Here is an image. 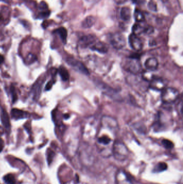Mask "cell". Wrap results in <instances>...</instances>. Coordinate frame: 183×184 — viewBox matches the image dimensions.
<instances>
[{"mask_svg": "<svg viewBox=\"0 0 183 184\" xmlns=\"http://www.w3.org/2000/svg\"><path fill=\"white\" fill-rule=\"evenodd\" d=\"M116 3L119 4H121L122 3L125 2L126 1V0H114Z\"/></svg>", "mask_w": 183, "mask_h": 184, "instance_id": "obj_37", "label": "cell"}, {"mask_svg": "<svg viewBox=\"0 0 183 184\" xmlns=\"http://www.w3.org/2000/svg\"><path fill=\"white\" fill-rule=\"evenodd\" d=\"M4 60V58L2 55H0V65L1 64Z\"/></svg>", "mask_w": 183, "mask_h": 184, "instance_id": "obj_38", "label": "cell"}, {"mask_svg": "<svg viewBox=\"0 0 183 184\" xmlns=\"http://www.w3.org/2000/svg\"><path fill=\"white\" fill-rule=\"evenodd\" d=\"M129 43L130 47L135 51H140L143 48V42L141 39L133 33H131L129 36Z\"/></svg>", "mask_w": 183, "mask_h": 184, "instance_id": "obj_8", "label": "cell"}, {"mask_svg": "<svg viewBox=\"0 0 183 184\" xmlns=\"http://www.w3.org/2000/svg\"><path fill=\"white\" fill-rule=\"evenodd\" d=\"M89 48L93 51H96L100 53H106L108 51L109 47L105 43L97 40L90 46Z\"/></svg>", "mask_w": 183, "mask_h": 184, "instance_id": "obj_11", "label": "cell"}, {"mask_svg": "<svg viewBox=\"0 0 183 184\" xmlns=\"http://www.w3.org/2000/svg\"><path fill=\"white\" fill-rule=\"evenodd\" d=\"M117 184H133L132 180L124 171H118L116 176Z\"/></svg>", "mask_w": 183, "mask_h": 184, "instance_id": "obj_12", "label": "cell"}, {"mask_svg": "<svg viewBox=\"0 0 183 184\" xmlns=\"http://www.w3.org/2000/svg\"><path fill=\"white\" fill-rule=\"evenodd\" d=\"M49 15H50V11H48V10L44 11L39 15V17L40 18H46V17H48V16H49Z\"/></svg>", "mask_w": 183, "mask_h": 184, "instance_id": "obj_32", "label": "cell"}, {"mask_svg": "<svg viewBox=\"0 0 183 184\" xmlns=\"http://www.w3.org/2000/svg\"><path fill=\"white\" fill-rule=\"evenodd\" d=\"M145 66L148 71H156L158 66V62L155 58H148L145 61Z\"/></svg>", "mask_w": 183, "mask_h": 184, "instance_id": "obj_13", "label": "cell"}, {"mask_svg": "<svg viewBox=\"0 0 183 184\" xmlns=\"http://www.w3.org/2000/svg\"><path fill=\"white\" fill-rule=\"evenodd\" d=\"M3 133V130L2 128L0 127V135H2Z\"/></svg>", "mask_w": 183, "mask_h": 184, "instance_id": "obj_39", "label": "cell"}, {"mask_svg": "<svg viewBox=\"0 0 183 184\" xmlns=\"http://www.w3.org/2000/svg\"><path fill=\"white\" fill-rule=\"evenodd\" d=\"M3 179L6 184H16V179L13 174H6L3 178Z\"/></svg>", "mask_w": 183, "mask_h": 184, "instance_id": "obj_24", "label": "cell"}, {"mask_svg": "<svg viewBox=\"0 0 183 184\" xmlns=\"http://www.w3.org/2000/svg\"><path fill=\"white\" fill-rule=\"evenodd\" d=\"M53 86V82H52L51 81H49L48 83L47 84V85H46V87H45V90H49L52 88Z\"/></svg>", "mask_w": 183, "mask_h": 184, "instance_id": "obj_33", "label": "cell"}, {"mask_svg": "<svg viewBox=\"0 0 183 184\" xmlns=\"http://www.w3.org/2000/svg\"><path fill=\"white\" fill-rule=\"evenodd\" d=\"M1 120L3 123V126L6 128L8 129L10 127V120L8 113L4 110H2L1 112Z\"/></svg>", "mask_w": 183, "mask_h": 184, "instance_id": "obj_18", "label": "cell"}, {"mask_svg": "<svg viewBox=\"0 0 183 184\" xmlns=\"http://www.w3.org/2000/svg\"><path fill=\"white\" fill-rule=\"evenodd\" d=\"M124 68L126 71L133 74L139 73L141 71L142 67L139 58L136 55H133L126 59L124 64Z\"/></svg>", "mask_w": 183, "mask_h": 184, "instance_id": "obj_1", "label": "cell"}, {"mask_svg": "<svg viewBox=\"0 0 183 184\" xmlns=\"http://www.w3.org/2000/svg\"><path fill=\"white\" fill-rule=\"evenodd\" d=\"M161 92V99L166 104L174 103L179 96V91L173 87H165Z\"/></svg>", "mask_w": 183, "mask_h": 184, "instance_id": "obj_2", "label": "cell"}, {"mask_svg": "<svg viewBox=\"0 0 183 184\" xmlns=\"http://www.w3.org/2000/svg\"><path fill=\"white\" fill-rule=\"evenodd\" d=\"M100 85L101 86H100L101 90H103L106 95L110 96V97H111L113 99H118L117 93L115 91V90H114L111 87H110L106 85H104V86H103L102 84H100Z\"/></svg>", "mask_w": 183, "mask_h": 184, "instance_id": "obj_15", "label": "cell"}, {"mask_svg": "<svg viewBox=\"0 0 183 184\" xmlns=\"http://www.w3.org/2000/svg\"><path fill=\"white\" fill-rule=\"evenodd\" d=\"M4 142H3L2 139L0 138V152L2 151L3 148H4Z\"/></svg>", "mask_w": 183, "mask_h": 184, "instance_id": "obj_35", "label": "cell"}, {"mask_svg": "<svg viewBox=\"0 0 183 184\" xmlns=\"http://www.w3.org/2000/svg\"><path fill=\"white\" fill-rule=\"evenodd\" d=\"M149 88L153 90L162 91L166 87V81L161 77L154 76L149 82Z\"/></svg>", "mask_w": 183, "mask_h": 184, "instance_id": "obj_9", "label": "cell"}, {"mask_svg": "<svg viewBox=\"0 0 183 184\" xmlns=\"http://www.w3.org/2000/svg\"><path fill=\"white\" fill-rule=\"evenodd\" d=\"M97 40L95 36L92 35L83 36L80 40V44L82 48H90V46Z\"/></svg>", "mask_w": 183, "mask_h": 184, "instance_id": "obj_10", "label": "cell"}, {"mask_svg": "<svg viewBox=\"0 0 183 184\" xmlns=\"http://www.w3.org/2000/svg\"><path fill=\"white\" fill-rule=\"evenodd\" d=\"M109 42L111 45L117 50H120L124 48L126 44L124 36L118 32L110 35L109 36Z\"/></svg>", "mask_w": 183, "mask_h": 184, "instance_id": "obj_4", "label": "cell"}, {"mask_svg": "<svg viewBox=\"0 0 183 184\" xmlns=\"http://www.w3.org/2000/svg\"><path fill=\"white\" fill-rule=\"evenodd\" d=\"M11 92L12 97H13V103H14V102H15L16 100H17V97L15 88L13 86L11 87Z\"/></svg>", "mask_w": 183, "mask_h": 184, "instance_id": "obj_30", "label": "cell"}, {"mask_svg": "<svg viewBox=\"0 0 183 184\" xmlns=\"http://www.w3.org/2000/svg\"><path fill=\"white\" fill-rule=\"evenodd\" d=\"M132 2L135 4H142L145 2V0H131Z\"/></svg>", "mask_w": 183, "mask_h": 184, "instance_id": "obj_34", "label": "cell"}, {"mask_svg": "<svg viewBox=\"0 0 183 184\" xmlns=\"http://www.w3.org/2000/svg\"><path fill=\"white\" fill-rule=\"evenodd\" d=\"M55 32H57L58 35L60 36L62 42H64V43H66V40H67V30L64 27H61V28L57 29Z\"/></svg>", "mask_w": 183, "mask_h": 184, "instance_id": "obj_19", "label": "cell"}, {"mask_svg": "<svg viewBox=\"0 0 183 184\" xmlns=\"http://www.w3.org/2000/svg\"><path fill=\"white\" fill-rule=\"evenodd\" d=\"M98 143L103 145H107L111 142V139L109 136L102 135L100 136L97 139Z\"/></svg>", "mask_w": 183, "mask_h": 184, "instance_id": "obj_21", "label": "cell"}, {"mask_svg": "<svg viewBox=\"0 0 183 184\" xmlns=\"http://www.w3.org/2000/svg\"><path fill=\"white\" fill-rule=\"evenodd\" d=\"M153 32L154 28L151 26H142L139 23H136L132 27V33L138 36L143 33L150 35Z\"/></svg>", "mask_w": 183, "mask_h": 184, "instance_id": "obj_7", "label": "cell"}, {"mask_svg": "<svg viewBox=\"0 0 183 184\" xmlns=\"http://www.w3.org/2000/svg\"><path fill=\"white\" fill-rule=\"evenodd\" d=\"M69 115L68 114H66V115H64V119H66L69 118Z\"/></svg>", "mask_w": 183, "mask_h": 184, "instance_id": "obj_40", "label": "cell"}, {"mask_svg": "<svg viewBox=\"0 0 183 184\" xmlns=\"http://www.w3.org/2000/svg\"><path fill=\"white\" fill-rule=\"evenodd\" d=\"M48 22L47 21H45L44 22L42 23V27L44 28H46V27L48 26Z\"/></svg>", "mask_w": 183, "mask_h": 184, "instance_id": "obj_36", "label": "cell"}, {"mask_svg": "<svg viewBox=\"0 0 183 184\" xmlns=\"http://www.w3.org/2000/svg\"><path fill=\"white\" fill-rule=\"evenodd\" d=\"M132 17L131 10L127 6L122 7L120 11V17L124 21H129Z\"/></svg>", "mask_w": 183, "mask_h": 184, "instance_id": "obj_16", "label": "cell"}, {"mask_svg": "<svg viewBox=\"0 0 183 184\" xmlns=\"http://www.w3.org/2000/svg\"><path fill=\"white\" fill-rule=\"evenodd\" d=\"M102 126L105 129L115 131L118 129V123L117 121L111 116H104L101 119Z\"/></svg>", "mask_w": 183, "mask_h": 184, "instance_id": "obj_6", "label": "cell"}, {"mask_svg": "<svg viewBox=\"0 0 183 184\" xmlns=\"http://www.w3.org/2000/svg\"><path fill=\"white\" fill-rule=\"evenodd\" d=\"M37 60V57L35 55L29 54L26 58V62L28 64H31Z\"/></svg>", "mask_w": 183, "mask_h": 184, "instance_id": "obj_28", "label": "cell"}, {"mask_svg": "<svg viewBox=\"0 0 183 184\" xmlns=\"http://www.w3.org/2000/svg\"><path fill=\"white\" fill-rule=\"evenodd\" d=\"M58 71H59V73L63 80L67 81L69 79V74L66 68L61 66L59 68Z\"/></svg>", "mask_w": 183, "mask_h": 184, "instance_id": "obj_20", "label": "cell"}, {"mask_svg": "<svg viewBox=\"0 0 183 184\" xmlns=\"http://www.w3.org/2000/svg\"><path fill=\"white\" fill-rule=\"evenodd\" d=\"M11 115L13 119H25L29 117V113L25 112L23 110L17 109H13L11 112Z\"/></svg>", "mask_w": 183, "mask_h": 184, "instance_id": "obj_14", "label": "cell"}, {"mask_svg": "<svg viewBox=\"0 0 183 184\" xmlns=\"http://www.w3.org/2000/svg\"><path fill=\"white\" fill-rule=\"evenodd\" d=\"M113 154L114 158L119 161L126 159L129 155V150L124 143L120 141H116L113 145Z\"/></svg>", "mask_w": 183, "mask_h": 184, "instance_id": "obj_3", "label": "cell"}, {"mask_svg": "<svg viewBox=\"0 0 183 184\" xmlns=\"http://www.w3.org/2000/svg\"><path fill=\"white\" fill-rule=\"evenodd\" d=\"M148 9H149L151 11H156L157 10L156 4L153 1H151V2H150L149 3H148Z\"/></svg>", "mask_w": 183, "mask_h": 184, "instance_id": "obj_29", "label": "cell"}, {"mask_svg": "<svg viewBox=\"0 0 183 184\" xmlns=\"http://www.w3.org/2000/svg\"><path fill=\"white\" fill-rule=\"evenodd\" d=\"M96 18L93 16H88L82 23V26L84 28H90L96 23Z\"/></svg>", "mask_w": 183, "mask_h": 184, "instance_id": "obj_17", "label": "cell"}, {"mask_svg": "<svg viewBox=\"0 0 183 184\" xmlns=\"http://www.w3.org/2000/svg\"><path fill=\"white\" fill-rule=\"evenodd\" d=\"M39 9L42 10V11H46L48 10V6L47 5L46 3L44 1H42V2L39 4Z\"/></svg>", "mask_w": 183, "mask_h": 184, "instance_id": "obj_31", "label": "cell"}, {"mask_svg": "<svg viewBox=\"0 0 183 184\" xmlns=\"http://www.w3.org/2000/svg\"><path fill=\"white\" fill-rule=\"evenodd\" d=\"M68 64L70 65L71 67L75 71L79 72L81 73L88 75L89 74V72L85 65L81 61L75 59L74 58H68L67 60Z\"/></svg>", "mask_w": 183, "mask_h": 184, "instance_id": "obj_5", "label": "cell"}, {"mask_svg": "<svg viewBox=\"0 0 183 184\" xmlns=\"http://www.w3.org/2000/svg\"><path fill=\"white\" fill-rule=\"evenodd\" d=\"M167 165L165 163L160 162L155 166L153 171L155 172H161L167 169Z\"/></svg>", "mask_w": 183, "mask_h": 184, "instance_id": "obj_23", "label": "cell"}, {"mask_svg": "<svg viewBox=\"0 0 183 184\" xmlns=\"http://www.w3.org/2000/svg\"><path fill=\"white\" fill-rule=\"evenodd\" d=\"M142 78L145 80L148 81V82H150L151 80V79L153 78V77H154L153 74H151L150 72H149V71H146V72H143L142 73Z\"/></svg>", "mask_w": 183, "mask_h": 184, "instance_id": "obj_25", "label": "cell"}, {"mask_svg": "<svg viewBox=\"0 0 183 184\" xmlns=\"http://www.w3.org/2000/svg\"><path fill=\"white\" fill-rule=\"evenodd\" d=\"M134 17L137 22H142L145 21V16L140 10H135L134 13Z\"/></svg>", "mask_w": 183, "mask_h": 184, "instance_id": "obj_22", "label": "cell"}, {"mask_svg": "<svg viewBox=\"0 0 183 184\" xmlns=\"http://www.w3.org/2000/svg\"><path fill=\"white\" fill-rule=\"evenodd\" d=\"M162 144L163 145L165 148H167V149H171L174 148V143L168 139H164L163 140H162Z\"/></svg>", "mask_w": 183, "mask_h": 184, "instance_id": "obj_26", "label": "cell"}, {"mask_svg": "<svg viewBox=\"0 0 183 184\" xmlns=\"http://www.w3.org/2000/svg\"><path fill=\"white\" fill-rule=\"evenodd\" d=\"M55 153L54 152L50 149H48L47 151V160L48 164L49 165L53 161V159L54 157Z\"/></svg>", "mask_w": 183, "mask_h": 184, "instance_id": "obj_27", "label": "cell"}]
</instances>
